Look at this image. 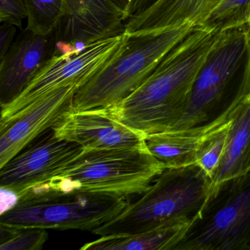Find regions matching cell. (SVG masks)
<instances>
[{
	"instance_id": "d4e9b609",
	"label": "cell",
	"mask_w": 250,
	"mask_h": 250,
	"mask_svg": "<svg viewBox=\"0 0 250 250\" xmlns=\"http://www.w3.org/2000/svg\"><path fill=\"white\" fill-rule=\"evenodd\" d=\"M118 8H121L125 13V19H126L127 11L129 6V0H111ZM127 20V19H126Z\"/></svg>"
},
{
	"instance_id": "5b68a950",
	"label": "cell",
	"mask_w": 250,
	"mask_h": 250,
	"mask_svg": "<svg viewBox=\"0 0 250 250\" xmlns=\"http://www.w3.org/2000/svg\"><path fill=\"white\" fill-rule=\"evenodd\" d=\"M129 203L125 197L93 193L25 191L14 207L1 213L0 225L92 232L116 217Z\"/></svg>"
},
{
	"instance_id": "9a60e30c",
	"label": "cell",
	"mask_w": 250,
	"mask_h": 250,
	"mask_svg": "<svg viewBox=\"0 0 250 250\" xmlns=\"http://www.w3.org/2000/svg\"><path fill=\"white\" fill-rule=\"evenodd\" d=\"M223 0H156L127 20V33L167 31L187 22L202 25Z\"/></svg>"
},
{
	"instance_id": "7a4b0ae2",
	"label": "cell",
	"mask_w": 250,
	"mask_h": 250,
	"mask_svg": "<svg viewBox=\"0 0 250 250\" xmlns=\"http://www.w3.org/2000/svg\"><path fill=\"white\" fill-rule=\"evenodd\" d=\"M196 27L193 23L187 22L161 33L124 31L122 43L113 56L77 89L72 111L102 109L128 97Z\"/></svg>"
},
{
	"instance_id": "3957f363",
	"label": "cell",
	"mask_w": 250,
	"mask_h": 250,
	"mask_svg": "<svg viewBox=\"0 0 250 250\" xmlns=\"http://www.w3.org/2000/svg\"><path fill=\"white\" fill-rule=\"evenodd\" d=\"M212 180L197 164L166 168L141 197L92 231L99 236L146 232L179 221L195 222L211 194Z\"/></svg>"
},
{
	"instance_id": "cb8c5ba5",
	"label": "cell",
	"mask_w": 250,
	"mask_h": 250,
	"mask_svg": "<svg viewBox=\"0 0 250 250\" xmlns=\"http://www.w3.org/2000/svg\"><path fill=\"white\" fill-rule=\"evenodd\" d=\"M156 0H129V6L127 11V20L147 9Z\"/></svg>"
},
{
	"instance_id": "2e32d148",
	"label": "cell",
	"mask_w": 250,
	"mask_h": 250,
	"mask_svg": "<svg viewBox=\"0 0 250 250\" xmlns=\"http://www.w3.org/2000/svg\"><path fill=\"white\" fill-rule=\"evenodd\" d=\"M250 172V91L234 99L231 123L222 159L212 178V189Z\"/></svg>"
},
{
	"instance_id": "5bb4252c",
	"label": "cell",
	"mask_w": 250,
	"mask_h": 250,
	"mask_svg": "<svg viewBox=\"0 0 250 250\" xmlns=\"http://www.w3.org/2000/svg\"><path fill=\"white\" fill-rule=\"evenodd\" d=\"M233 107L234 100L218 116L198 126L148 134L146 138L147 149L166 168L195 164L203 142L230 124Z\"/></svg>"
},
{
	"instance_id": "7402d4cb",
	"label": "cell",
	"mask_w": 250,
	"mask_h": 250,
	"mask_svg": "<svg viewBox=\"0 0 250 250\" xmlns=\"http://www.w3.org/2000/svg\"><path fill=\"white\" fill-rule=\"evenodd\" d=\"M24 0H0V22L22 30L23 20L27 19Z\"/></svg>"
},
{
	"instance_id": "4fadbf2b",
	"label": "cell",
	"mask_w": 250,
	"mask_h": 250,
	"mask_svg": "<svg viewBox=\"0 0 250 250\" xmlns=\"http://www.w3.org/2000/svg\"><path fill=\"white\" fill-rule=\"evenodd\" d=\"M69 17L61 20L56 39L63 42L87 39L97 42L124 33L125 13L111 0H66Z\"/></svg>"
},
{
	"instance_id": "484cf974",
	"label": "cell",
	"mask_w": 250,
	"mask_h": 250,
	"mask_svg": "<svg viewBox=\"0 0 250 250\" xmlns=\"http://www.w3.org/2000/svg\"></svg>"
},
{
	"instance_id": "ffe728a7",
	"label": "cell",
	"mask_w": 250,
	"mask_h": 250,
	"mask_svg": "<svg viewBox=\"0 0 250 250\" xmlns=\"http://www.w3.org/2000/svg\"><path fill=\"white\" fill-rule=\"evenodd\" d=\"M1 250H40L49 237L47 229L10 228L0 225Z\"/></svg>"
},
{
	"instance_id": "603a6c76",
	"label": "cell",
	"mask_w": 250,
	"mask_h": 250,
	"mask_svg": "<svg viewBox=\"0 0 250 250\" xmlns=\"http://www.w3.org/2000/svg\"><path fill=\"white\" fill-rule=\"evenodd\" d=\"M16 27L8 24H2L0 27V59L5 56L14 43V36L17 33Z\"/></svg>"
},
{
	"instance_id": "52a82bcc",
	"label": "cell",
	"mask_w": 250,
	"mask_h": 250,
	"mask_svg": "<svg viewBox=\"0 0 250 250\" xmlns=\"http://www.w3.org/2000/svg\"><path fill=\"white\" fill-rule=\"evenodd\" d=\"M124 33L100 39L78 53L52 57L17 99L1 107L0 128L52 91L84 84L117 52L124 39Z\"/></svg>"
},
{
	"instance_id": "ac0fdd59",
	"label": "cell",
	"mask_w": 250,
	"mask_h": 250,
	"mask_svg": "<svg viewBox=\"0 0 250 250\" xmlns=\"http://www.w3.org/2000/svg\"><path fill=\"white\" fill-rule=\"evenodd\" d=\"M27 10V28L38 35L49 34L61 20L69 17L66 0H24Z\"/></svg>"
},
{
	"instance_id": "d6986e66",
	"label": "cell",
	"mask_w": 250,
	"mask_h": 250,
	"mask_svg": "<svg viewBox=\"0 0 250 250\" xmlns=\"http://www.w3.org/2000/svg\"><path fill=\"white\" fill-rule=\"evenodd\" d=\"M250 24V0H223L202 25L225 32Z\"/></svg>"
},
{
	"instance_id": "ba28073f",
	"label": "cell",
	"mask_w": 250,
	"mask_h": 250,
	"mask_svg": "<svg viewBox=\"0 0 250 250\" xmlns=\"http://www.w3.org/2000/svg\"><path fill=\"white\" fill-rule=\"evenodd\" d=\"M250 46V33L244 27L222 32L194 82L185 112L170 131L198 126L210 121L212 111Z\"/></svg>"
},
{
	"instance_id": "30bf717a",
	"label": "cell",
	"mask_w": 250,
	"mask_h": 250,
	"mask_svg": "<svg viewBox=\"0 0 250 250\" xmlns=\"http://www.w3.org/2000/svg\"><path fill=\"white\" fill-rule=\"evenodd\" d=\"M79 87L68 86L52 91L0 128V167L72 111L73 101Z\"/></svg>"
},
{
	"instance_id": "9c48e42d",
	"label": "cell",
	"mask_w": 250,
	"mask_h": 250,
	"mask_svg": "<svg viewBox=\"0 0 250 250\" xmlns=\"http://www.w3.org/2000/svg\"><path fill=\"white\" fill-rule=\"evenodd\" d=\"M83 150L79 145L55 137L51 128L42 140L0 167V187L20 197L27 190L49 181Z\"/></svg>"
},
{
	"instance_id": "277c9868",
	"label": "cell",
	"mask_w": 250,
	"mask_h": 250,
	"mask_svg": "<svg viewBox=\"0 0 250 250\" xmlns=\"http://www.w3.org/2000/svg\"><path fill=\"white\" fill-rule=\"evenodd\" d=\"M165 169L148 149H83L49 181L25 191L93 193L127 198L146 192Z\"/></svg>"
},
{
	"instance_id": "6da1fadb",
	"label": "cell",
	"mask_w": 250,
	"mask_h": 250,
	"mask_svg": "<svg viewBox=\"0 0 250 250\" xmlns=\"http://www.w3.org/2000/svg\"><path fill=\"white\" fill-rule=\"evenodd\" d=\"M222 33L197 26L135 91L101 110L146 136L170 131L185 112L197 75Z\"/></svg>"
},
{
	"instance_id": "8fae6325",
	"label": "cell",
	"mask_w": 250,
	"mask_h": 250,
	"mask_svg": "<svg viewBox=\"0 0 250 250\" xmlns=\"http://www.w3.org/2000/svg\"><path fill=\"white\" fill-rule=\"evenodd\" d=\"M55 137L83 149H147L141 134L104 113L100 109L68 112L52 128Z\"/></svg>"
},
{
	"instance_id": "8992f818",
	"label": "cell",
	"mask_w": 250,
	"mask_h": 250,
	"mask_svg": "<svg viewBox=\"0 0 250 250\" xmlns=\"http://www.w3.org/2000/svg\"><path fill=\"white\" fill-rule=\"evenodd\" d=\"M175 250H250V172L211 190Z\"/></svg>"
},
{
	"instance_id": "e0dca14e",
	"label": "cell",
	"mask_w": 250,
	"mask_h": 250,
	"mask_svg": "<svg viewBox=\"0 0 250 250\" xmlns=\"http://www.w3.org/2000/svg\"><path fill=\"white\" fill-rule=\"evenodd\" d=\"M193 223L194 221H179L134 235L100 236L80 250H175Z\"/></svg>"
},
{
	"instance_id": "7c38bea8",
	"label": "cell",
	"mask_w": 250,
	"mask_h": 250,
	"mask_svg": "<svg viewBox=\"0 0 250 250\" xmlns=\"http://www.w3.org/2000/svg\"><path fill=\"white\" fill-rule=\"evenodd\" d=\"M55 30L45 36L26 27L0 59V106L17 99L54 56Z\"/></svg>"
},
{
	"instance_id": "44dd1931",
	"label": "cell",
	"mask_w": 250,
	"mask_h": 250,
	"mask_svg": "<svg viewBox=\"0 0 250 250\" xmlns=\"http://www.w3.org/2000/svg\"><path fill=\"white\" fill-rule=\"evenodd\" d=\"M229 125L208 137L203 142L197 154L196 164L211 180L223 155Z\"/></svg>"
}]
</instances>
